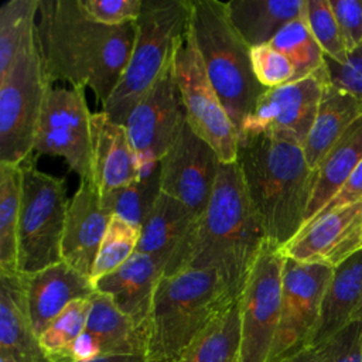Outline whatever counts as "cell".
I'll use <instances>...</instances> for the list:
<instances>
[{"instance_id": "obj_1", "label": "cell", "mask_w": 362, "mask_h": 362, "mask_svg": "<svg viewBox=\"0 0 362 362\" xmlns=\"http://www.w3.org/2000/svg\"><path fill=\"white\" fill-rule=\"evenodd\" d=\"M37 17L38 49L49 81H66L75 89L89 86L103 106L129 62L136 21L99 24L79 0H40Z\"/></svg>"}, {"instance_id": "obj_2", "label": "cell", "mask_w": 362, "mask_h": 362, "mask_svg": "<svg viewBox=\"0 0 362 362\" xmlns=\"http://www.w3.org/2000/svg\"><path fill=\"white\" fill-rule=\"evenodd\" d=\"M236 163L266 239L286 247L304 226L314 185L303 147L269 134L240 136Z\"/></svg>"}, {"instance_id": "obj_3", "label": "cell", "mask_w": 362, "mask_h": 362, "mask_svg": "<svg viewBox=\"0 0 362 362\" xmlns=\"http://www.w3.org/2000/svg\"><path fill=\"white\" fill-rule=\"evenodd\" d=\"M266 240L238 163H221L212 195L194 226L182 270L216 272L239 297Z\"/></svg>"}, {"instance_id": "obj_4", "label": "cell", "mask_w": 362, "mask_h": 362, "mask_svg": "<svg viewBox=\"0 0 362 362\" xmlns=\"http://www.w3.org/2000/svg\"><path fill=\"white\" fill-rule=\"evenodd\" d=\"M238 298L212 270L187 269L163 276L146 327V361L180 362L191 344Z\"/></svg>"}, {"instance_id": "obj_5", "label": "cell", "mask_w": 362, "mask_h": 362, "mask_svg": "<svg viewBox=\"0 0 362 362\" xmlns=\"http://www.w3.org/2000/svg\"><path fill=\"white\" fill-rule=\"evenodd\" d=\"M189 27L206 75L238 133L267 90L256 79L250 47L233 27L226 1L189 0Z\"/></svg>"}, {"instance_id": "obj_6", "label": "cell", "mask_w": 362, "mask_h": 362, "mask_svg": "<svg viewBox=\"0 0 362 362\" xmlns=\"http://www.w3.org/2000/svg\"><path fill=\"white\" fill-rule=\"evenodd\" d=\"M189 0H143L136 38L122 78L102 110L124 124L137 102L171 64L178 40L189 27Z\"/></svg>"}, {"instance_id": "obj_7", "label": "cell", "mask_w": 362, "mask_h": 362, "mask_svg": "<svg viewBox=\"0 0 362 362\" xmlns=\"http://www.w3.org/2000/svg\"><path fill=\"white\" fill-rule=\"evenodd\" d=\"M21 165L18 272L33 274L62 262V238L69 201L64 178L40 171L33 154Z\"/></svg>"}, {"instance_id": "obj_8", "label": "cell", "mask_w": 362, "mask_h": 362, "mask_svg": "<svg viewBox=\"0 0 362 362\" xmlns=\"http://www.w3.org/2000/svg\"><path fill=\"white\" fill-rule=\"evenodd\" d=\"M51 81L35 35L0 76V163L21 164L34 153V140Z\"/></svg>"}, {"instance_id": "obj_9", "label": "cell", "mask_w": 362, "mask_h": 362, "mask_svg": "<svg viewBox=\"0 0 362 362\" xmlns=\"http://www.w3.org/2000/svg\"><path fill=\"white\" fill-rule=\"evenodd\" d=\"M173 69L191 130L214 148L221 163L236 161L238 129L206 75L191 27L175 45Z\"/></svg>"}, {"instance_id": "obj_10", "label": "cell", "mask_w": 362, "mask_h": 362, "mask_svg": "<svg viewBox=\"0 0 362 362\" xmlns=\"http://www.w3.org/2000/svg\"><path fill=\"white\" fill-rule=\"evenodd\" d=\"M286 256L266 240L238 298L240 311V361L269 362L281 310Z\"/></svg>"}, {"instance_id": "obj_11", "label": "cell", "mask_w": 362, "mask_h": 362, "mask_svg": "<svg viewBox=\"0 0 362 362\" xmlns=\"http://www.w3.org/2000/svg\"><path fill=\"white\" fill-rule=\"evenodd\" d=\"M184 122L185 112L171 61L123 124L141 175L151 171L167 154Z\"/></svg>"}, {"instance_id": "obj_12", "label": "cell", "mask_w": 362, "mask_h": 362, "mask_svg": "<svg viewBox=\"0 0 362 362\" xmlns=\"http://www.w3.org/2000/svg\"><path fill=\"white\" fill-rule=\"evenodd\" d=\"M90 117L83 89L49 88L34 140L37 154L62 157L81 178H92Z\"/></svg>"}, {"instance_id": "obj_13", "label": "cell", "mask_w": 362, "mask_h": 362, "mask_svg": "<svg viewBox=\"0 0 362 362\" xmlns=\"http://www.w3.org/2000/svg\"><path fill=\"white\" fill-rule=\"evenodd\" d=\"M327 66L307 78L267 89L243 122L240 136L269 134L303 147L317 116Z\"/></svg>"}, {"instance_id": "obj_14", "label": "cell", "mask_w": 362, "mask_h": 362, "mask_svg": "<svg viewBox=\"0 0 362 362\" xmlns=\"http://www.w3.org/2000/svg\"><path fill=\"white\" fill-rule=\"evenodd\" d=\"M332 273L334 267L286 257L280 321L269 362L310 344Z\"/></svg>"}, {"instance_id": "obj_15", "label": "cell", "mask_w": 362, "mask_h": 362, "mask_svg": "<svg viewBox=\"0 0 362 362\" xmlns=\"http://www.w3.org/2000/svg\"><path fill=\"white\" fill-rule=\"evenodd\" d=\"M219 164L214 148L199 139L185 120L160 161L161 192L201 216L212 195Z\"/></svg>"}, {"instance_id": "obj_16", "label": "cell", "mask_w": 362, "mask_h": 362, "mask_svg": "<svg viewBox=\"0 0 362 362\" xmlns=\"http://www.w3.org/2000/svg\"><path fill=\"white\" fill-rule=\"evenodd\" d=\"M362 249V199L315 218L286 247V257L337 267Z\"/></svg>"}, {"instance_id": "obj_17", "label": "cell", "mask_w": 362, "mask_h": 362, "mask_svg": "<svg viewBox=\"0 0 362 362\" xmlns=\"http://www.w3.org/2000/svg\"><path fill=\"white\" fill-rule=\"evenodd\" d=\"M198 218L182 202L161 192L141 225L137 252L150 256L164 276L181 272Z\"/></svg>"}, {"instance_id": "obj_18", "label": "cell", "mask_w": 362, "mask_h": 362, "mask_svg": "<svg viewBox=\"0 0 362 362\" xmlns=\"http://www.w3.org/2000/svg\"><path fill=\"white\" fill-rule=\"evenodd\" d=\"M146 332L141 331L113 301L95 291L82 335L72 348V362H85L110 355H143Z\"/></svg>"}, {"instance_id": "obj_19", "label": "cell", "mask_w": 362, "mask_h": 362, "mask_svg": "<svg viewBox=\"0 0 362 362\" xmlns=\"http://www.w3.org/2000/svg\"><path fill=\"white\" fill-rule=\"evenodd\" d=\"M112 215L92 178L81 184L69 199L62 238V260L90 279L93 263Z\"/></svg>"}, {"instance_id": "obj_20", "label": "cell", "mask_w": 362, "mask_h": 362, "mask_svg": "<svg viewBox=\"0 0 362 362\" xmlns=\"http://www.w3.org/2000/svg\"><path fill=\"white\" fill-rule=\"evenodd\" d=\"M90 171L100 195L141 177L124 126L113 122L103 110L90 117Z\"/></svg>"}, {"instance_id": "obj_21", "label": "cell", "mask_w": 362, "mask_h": 362, "mask_svg": "<svg viewBox=\"0 0 362 362\" xmlns=\"http://www.w3.org/2000/svg\"><path fill=\"white\" fill-rule=\"evenodd\" d=\"M23 276L30 315L38 337L72 301L90 298L95 293L90 279L64 260Z\"/></svg>"}, {"instance_id": "obj_22", "label": "cell", "mask_w": 362, "mask_h": 362, "mask_svg": "<svg viewBox=\"0 0 362 362\" xmlns=\"http://www.w3.org/2000/svg\"><path fill=\"white\" fill-rule=\"evenodd\" d=\"M163 276V269L150 256L136 250L124 264L96 280L93 287L146 332L153 298Z\"/></svg>"}, {"instance_id": "obj_23", "label": "cell", "mask_w": 362, "mask_h": 362, "mask_svg": "<svg viewBox=\"0 0 362 362\" xmlns=\"http://www.w3.org/2000/svg\"><path fill=\"white\" fill-rule=\"evenodd\" d=\"M0 352L18 362H47L35 332L23 273H0Z\"/></svg>"}, {"instance_id": "obj_24", "label": "cell", "mask_w": 362, "mask_h": 362, "mask_svg": "<svg viewBox=\"0 0 362 362\" xmlns=\"http://www.w3.org/2000/svg\"><path fill=\"white\" fill-rule=\"evenodd\" d=\"M362 297V249L334 269L308 345L321 346L352 321Z\"/></svg>"}, {"instance_id": "obj_25", "label": "cell", "mask_w": 362, "mask_h": 362, "mask_svg": "<svg viewBox=\"0 0 362 362\" xmlns=\"http://www.w3.org/2000/svg\"><path fill=\"white\" fill-rule=\"evenodd\" d=\"M359 117H362V100L332 85L328 79L322 89L315 120L303 144L311 170L315 171L331 147Z\"/></svg>"}, {"instance_id": "obj_26", "label": "cell", "mask_w": 362, "mask_h": 362, "mask_svg": "<svg viewBox=\"0 0 362 362\" xmlns=\"http://www.w3.org/2000/svg\"><path fill=\"white\" fill-rule=\"evenodd\" d=\"M361 163L362 117H359L349 126V129L339 137V140L331 147L320 165L315 168L313 192L308 202L303 229L332 199V197L339 191V188L345 184V181Z\"/></svg>"}, {"instance_id": "obj_27", "label": "cell", "mask_w": 362, "mask_h": 362, "mask_svg": "<svg viewBox=\"0 0 362 362\" xmlns=\"http://www.w3.org/2000/svg\"><path fill=\"white\" fill-rule=\"evenodd\" d=\"M229 18L252 48L269 44L290 21L304 14L305 0H230Z\"/></svg>"}, {"instance_id": "obj_28", "label": "cell", "mask_w": 362, "mask_h": 362, "mask_svg": "<svg viewBox=\"0 0 362 362\" xmlns=\"http://www.w3.org/2000/svg\"><path fill=\"white\" fill-rule=\"evenodd\" d=\"M23 165L0 163V273L18 272Z\"/></svg>"}, {"instance_id": "obj_29", "label": "cell", "mask_w": 362, "mask_h": 362, "mask_svg": "<svg viewBox=\"0 0 362 362\" xmlns=\"http://www.w3.org/2000/svg\"><path fill=\"white\" fill-rule=\"evenodd\" d=\"M240 311L235 301L185 351L180 362H239Z\"/></svg>"}, {"instance_id": "obj_30", "label": "cell", "mask_w": 362, "mask_h": 362, "mask_svg": "<svg viewBox=\"0 0 362 362\" xmlns=\"http://www.w3.org/2000/svg\"><path fill=\"white\" fill-rule=\"evenodd\" d=\"M161 194L160 163L137 181L102 194V205L112 215L141 228Z\"/></svg>"}, {"instance_id": "obj_31", "label": "cell", "mask_w": 362, "mask_h": 362, "mask_svg": "<svg viewBox=\"0 0 362 362\" xmlns=\"http://www.w3.org/2000/svg\"><path fill=\"white\" fill-rule=\"evenodd\" d=\"M40 0H8L0 7V76L35 35Z\"/></svg>"}, {"instance_id": "obj_32", "label": "cell", "mask_w": 362, "mask_h": 362, "mask_svg": "<svg viewBox=\"0 0 362 362\" xmlns=\"http://www.w3.org/2000/svg\"><path fill=\"white\" fill-rule=\"evenodd\" d=\"M90 298L72 301L38 337L47 362H72V348L82 335Z\"/></svg>"}, {"instance_id": "obj_33", "label": "cell", "mask_w": 362, "mask_h": 362, "mask_svg": "<svg viewBox=\"0 0 362 362\" xmlns=\"http://www.w3.org/2000/svg\"><path fill=\"white\" fill-rule=\"evenodd\" d=\"M269 44L290 59L296 69V81L325 68V55L313 37L304 14L284 25Z\"/></svg>"}, {"instance_id": "obj_34", "label": "cell", "mask_w": 362, "mask_h": 362, "mask_svg": "<svg viewBox=\"0 0 362 362\" xmlns=\"http://www.w3.org/2000/svg\"><path fill=\"white\" fill-rule=\"evenodd\" d=\"M141 228L112 216L90 273L92 284L124 264L137 250Z\"/></svg>"}, {"instance_id": "obj_35", "label": "cell", "mask_w": 362, "mask_h": 362, "mask_svg": "<svg viewBox=\"0 0 362 362\" xmlns=\"http://www.w3.org/2000/svg\"><path fill=\"white\" fill-rule=\"evenodd\" d=\"M304 18L325 58L344 64L348 51L329 0H305Z\"/></svg>"}, {"instance_id": "obj_36", "label": "cell", "mask_w": 362, "mask_h": 362, "mask_svg": "<svg viewBox=\"0 0 362 362\" xmlns=\"http://www.w3.org/2000/svg\"><path fill=\"white\" fill-rule=\"evenodd\" d=\"M250 61L256 79L266 89L296 81V69L290 59L270 44L252 47Z\"/></svg>"}, {"instance_id": "obj_37", "label": "cell", "mask_w": 362, "mask_h": 362, "mask_svg": "<svg viewBox=\"0 0 362 362\" xmlns=\"http://www.w3.org/2000/svg\"><path fill=\"white\" fill-rule=\"evenodd\" d=\"M79 3L89 18L109 27L134 23L143 6V0H79Z\"/></svg>"}, {"instance_id": "obj_38", "label": "cell", "mask_w": 362, "mask_h": 362, "mask_svg": "<svg viewBox=\"0 0 362 362\" xmlns=\"http://www.w3.org/2000/svg\"><path fill=\"white\" fill-rule=\"evenodd\" d=\"M325 66L332 85L362 100V44L348 54L344 64H337L325 58Z\"/></svg>"}, {"instance_id": "obj_39", "label": "cell", "mask_w": 362, "mask_h": 362, "mask_svg": "<svg viewBox=\"0 0 362 362\" xmlns=\"http://www.w3.org/2000/svg\"><path fill=\"white\" fill-rule=\"evenodd\" d=\"M348 54L362 44V0H329Z\"/></svg>"}, {"instance_id": "obj_40", "label": "cell", "mask_w": 362, "mask_h": 362, "mask_svg": "<svg viewBox=\"0 0 362 362\" xmlns=\"http://www.w3.org/2000/svg\"><path fill=\"white\" fill-rule=\"evenodd\" d=\"M322 346L332 362H362V322L351 321Z\"/></svg>"}, {"instance_id": "obj_41", "label": "cell", "mask_w": 362, "mask_h": 362, "mask_svg": "<svg viewBox=\"0 0 362 362\" xmlns=\"http://www.w3.org/2000/svg\"><path fill=\"white\" fill-rule=\"evenodd\" d=\"M361 199H362V163L356 167V170L349 175V178L339 188V191L332 197V199L321 209V212L315 218L322 216L325 214H329V212H332L335 209L348 206L351 204H355V202H358Z\"/></svg>"}, {"instance_id": "obj_42", "label": "cell", "mask_w": 362, "mask_h": 362, "mask_svg": "<svg viewBox=\"0 0 362 362\" xmlns=\"http://www.w3.org/2000/svg\"><path fill=\"white\" fill-rule=\"evenodd\" d=\"M272 362H332V359L325 346L307 345Z\"/></svg>"}, {"instance_id": "obj_43", "label": "cell", "mask_w": 362, "mask_h": 362, "mask_svg": "<svg viewBox=\"0 0 362 362\" xmlns=\"http://www.w3.org/2000/svg\"><path fill=\"white\" fill-rule=\"evenodd\" d=\"M85 362H147L143 355H110V356H100Z\"/></svg>"}, {"instance_id": "obj_44", "label": "cell", "mask_w": 362, "mask_h": 362, "mask_svg": "<svg viewBox=\"0 0 362 362\" xmlns=\"http://www.w3.org/2000/svg\"><path fill=\"white\" fill-rule=\"evenodd\" d=\"M352 321H361L362 322V297H361L359 304H358V307H356V310L352 315Z\"/></svg>"}, {"instance_id": "obj_45", "label": "cell", "mask_w": 362, "mask_h": 362, "mask_svg": "<svg viewBox=\"0 0 362 362\" xmlns=\"http://www.w3.org/2000/svg\"><path fill=\"white\" fill-rule=\"evenodd\" d=\"M0 362H18V361L14 356H11L10 354L0 352Z\"/></svg>"}]
</instances>
